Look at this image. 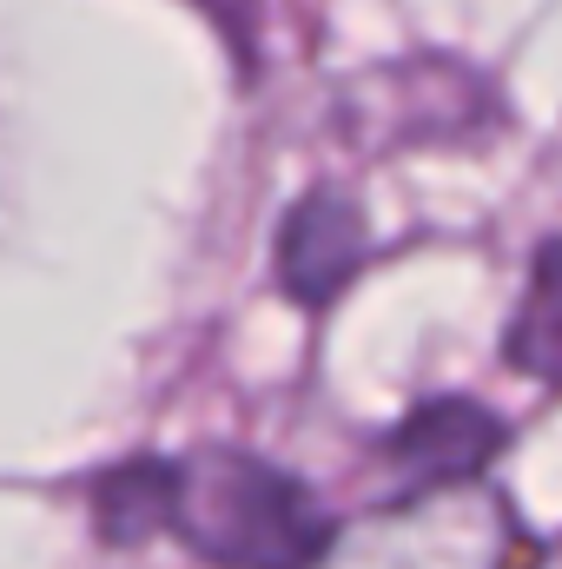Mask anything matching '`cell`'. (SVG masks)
<instances>
[{
	"label": "cell",
	"instance_id": "cell-3",
	"mask_svg": "<svg viewBox=\"0 0 562 569\" xmlns=\"http://www.w3.org/2000/svg\"><path fill=\"white\" fill-rule=\"evenodd\" d=\"M364 252H371L364 212L344 192H311V199L291 206V219L279 232V279L298 305H324L351 284Z\"/></svg>",
	"mask_w": 562,
	"mask_h": 569
},
{
	"label": "cell",
	"instance_id": "cell-2",
	"mask_svg": "<svg viewBox=\"0 0 562 569\" xmlns=\"http://www.w3.org/2000/svg\"><path fill=\"white\" fill-rule=\"evenodd\" d=\"M503 450V418L470 405V398H436L411 411L391 430L384 457L398 463L404 490H443V483H470L490 457Z\"/></svg>",
	"mask_w": 562,
	"mask_h": 569
},
{
	"label": "cell",
	"instance_id": "cell-4",
	"mask_svg": "<svg viewBox=\"0 0 562 569\" xmlns=\"http://www.w3.org/2000/svg\"><path fill=\"white\" fill-rule=\"evenodd\" d=\"M510 365L536 385H562V239L536 252V272L523 291V311L510 318Z\"/></svg>",
	"mask_w": 562,
	"mask_h": 569
},
{
	"label": "cell",
	"instance_id": "cell-1",
	"mask_svg": "<svg viewBox=\"0 0 562 569\" xmlns=\"http://www.w3.org/2000/svg\"><path fill=\"white\" fill-rule=\"evenodd\" d=\"M159 530L219 569H311L331 543L324 503L252 450L159 457Z\"/></svg>",
	"mask_w": 562,
	"mask_h": 569
}]
</instances>
